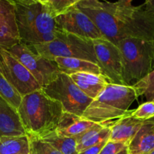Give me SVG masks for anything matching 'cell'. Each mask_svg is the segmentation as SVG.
I'll return each mask as SVG.
<instances>
[{"mask_svg":"<svg viewBox=\"0 0 154 154\" xmlns=\"http://www.w3.org/2000/svg\"><path fill=\"white\" fill-rule=\"evenodd\" d=\"M132 116L139 120L146 121L154 117V102H146L132 111Z\"/></svg>","mask_w":154,"mask_h":154,"instance_id":"83f0119b","label":"cell"},{"mask_svg":"<svg viewBox=\"0 0 154 154\" xmlns=\"http://www.w3.org/2000/svg\"><path fill=\"white\" fill-rule=\"evenodd\" d=\"M79 90L91 99L98 97L110 84L104 75L92 73H76L69 75Z\"/></svg>","mask_w":154,"mask_h":154,"instance_id":"2e32d148","label":"cell"},{"mask_svg":"<svg viewBox=\"0 0 154 154\" xmlns=\"http://www.w3.org/2000/svg\"><path fill=\"white\" fill-rule=\"evenodd\" d=\"M143 5L146 8H147L149 11L154 14V0H148L143 3Z\"/></svg>","mask_w":154,"mask_h":154,"instance_id":"4dcf8cb0","label":"cell"},{"mask_svg":"<svg viewBox=\"0 0 154 154\" xmlns=\"http://www.w3.org/2000/svg\"><path fill=\"white\" fill-rule=\"evenodd\" d=\"M116 46L122 54L125 85H134L154 69V44L126 38Z\"/></svg>","mask_w":154,"mask_h":154,"instance_id":"277c9868","label":"cell"},{"mask_svg":"<svg viewBox=\"0 0 154 154\" xmlns=\"http://www.w3.org/2000/svg\"><path fill=\"white\" fill-rule=\"evenodd\" d=\"M122 39H140L154 44V14L143 5L134 6L130 0L110 2Z\"/></svg>","mask_w":154,"mask_h":154,"instance_id":"3957f363","label":"cell"},{"mask_svg":"<svg viewBox=\"0 0 154 154\" xmlns=\"http://www.w3.org/2000/svg\"><path fill=\"white\" fill-rule=\"evenodd\" d=\"M54 62L57 65L60 72L67 75L76 73H92L97 75L102 74L98 65L88 60L77 58L56 57Z\"/></svg>","mask_w":154,"mask_h":154,"instance_id":"ffe728a7","label":"cell"},{"mask_svg":"<svg viewBox=\"0 0 154 154\" xmlns=\"http://www.w3.org/2000/svg\"><path fill=\"white\" fill-rule=\"evenodd\" d=\"M127 147L128 145L125 143L108 141L99 154H117Z\"/></svg>","mask_w":154,"mask_h":154,"instance_id":"f1b7e54d","label":"cell"},{"mask_svg":"<svg viewBox=\"0 0 154 154\" xmlns=\"http://www.w3.org/2000/svg\"><path fill=\"white\" fill-rule=\"evenodd\" d=\"M27 135L18 110L0 96V138Z\"/></svg>","mask_w":154,"mask_h":154,"instance_id":"4fadbf2b","label":"cell"},{"mask_svg":"<svg viewBox=\"0 0 154 154\" xmlns=\"http://www.w3.org/2000/svg\"><path fill=\"white\" fill-rule=\"evenodd\" d=\"M137 98L132 86L110 84L93 99L82 117L95 123L119 119L128 112L129 107Z\"/></svg>","mask_w":154,"mask_h":154,"instance_id":"7a4b0ae2","label":"cell"},{"mask_svg":"<svg viewBox=\"0 0 154 154\" xmlns=\"http://www.w3.org/2000/svg\"><path fill=\"white\" fill-rule=\"evenodd\" d=\"M0 72H1V71H0Z\"/></svg>","mask_w":154,"mask_h":154,"instance_id":"e575fe53","label":"cell"},{"mask_svg":"<svg viewBox=\"0 0 154 154\" xmlns=\"http://www.w3.org/2000/svg\"><path fill=\"white\" fill-rule=\"evenodd\" d=\"M42 90L51 99L61 104L63 112L78 117H82L86 108L93 101L79 90L69 75L61 72Z\"/></svg>","mask_w":154,"mask_h":154,"instance_id":"8992f818","label":"cell"},{"mask_svg":"<svg viewBox=\"0 0 154 154\" xmlns=\"http://www.w3.org/2000/svg\"><path fill=\"white\" fill-rule=\"evenodd\" d=\"M128 154H149L154 149V123H146L130 141Z\"/></svg>","mask_w":154,"mask_h":154,"instance_id":"d6986e66","label":"cell"},{"mask_svg":"<svg viewBox=\"0 0 154 154\" xmlns=\"http://www.w3.org/2000/svg\"><path fill=\"white\" fill-rule=\"evenodd\" d=\"M132 87L137 97L144 96L146 102H154V69Z\"/></svg>","mask_w":154,"mask_h":154,"instance_id":"d4e9b609","label":"cell"},{"mask_svg":"<svg viewBox=\"0 0 154 154\" xmlns=\"http://www.w3.org/2000/svg\"><path fill=\"white\" fill-rule=\"evenodd\" d=\"M95 124L83 117L63 112L55 132L61 136L76 138Z\"/></svg>","mask_w":154,"mask_h":154,"instance_id":"e0dca14e","label":"cell"},{"mask_svg":"<svg viewBox=\"0 0 154 154\" xmlns=\"http://www.w3.org/2000/svg\"><path fill=\"white\" fill-rule=\"evenodd\" d=\"M0 71L22 97L42 89L25 66L2 48H0Z\"/></svg>","mask_w":154,"mask_h":154,"instance_id":"9c48e42d","label":"cell"},{"mask_svg":"<svg viewBox=\"0 0 154 154\" xmlns=\"http://www.w3.org/2000/svg\"><path fill=\"white\" fill-rule=\"evenodd\" d=\"M109 140H106V141H102V142L97 144V145L92 146V147L83 150L82 152H81V153H79V154H99L100 152L102 150L103 147H104V145L106 144V143Z\"/></svg>","mask_w":154,"mask_h":154,"instance_id":"f546056e","label":"cell"},{"mask_svg":"<svg viewBox=\"0 0 154 154\" xmlns=\"http://www.w3.org/2000/svg\"><path fill=\"white\" fill-rule=\"evenodd\" d=\"M149 154H154V149H153V150H152V151H151L150 153H149Z\"/></svg>","mask_w":154,"mask_h":154,"instance_id":"836d02e7","label":"cell"},{"mask_svg":"<svg viewBox=\"0 0 154 154\" xmlns=\"http://www.w3.org/2000/svg\"><path fill=\"white\" fill-rule=\"evenodd\" d=\"M55 22L59 31L92 41L104 38L93 21L80 11L76 5L66 13L57 17Z\"/></svg>","mask_w":154,"mask_h":154,"instance_id":"8fae6325","label":"cell"},{"mask_svg":"<svg viewBox=\"0 0 154 154\" xmlns=\"http://www.w3.org/2000/svg\"><path fill=\"white\" fill-rule=\"evenodd\" d=\"M76 7L85 14L99 29L104 38L117 45L122 39L110 2L98 0H79Z\"/></svg>","mask_w":154,"mask_h":154,"instance_id":"ba28073f","label":"cell"},{"mask_svg":"<svg viewBox=\"0 0 154 154\" xmlns=\"http://www.w3.org/2000/svg\"><path fill=\"white\" fill-rule=\"evenodd\" d=\"M0 154H30V141L27 135L0 138Z\"/></svg>","mask_w":154,"mask_h":154,"instance_id":"603a6c76","label":"cell"},{"mask_svg":"<svg viewBox=\"0 0 154 154\" xmlns=\"http://www.w3.org/2000/svg\"><path fill=\"white\" fill-rule=\"evenodd\" d=\"M34 52L54 62L56 57L77 58L98 65L92 40L59 31L55 40L42 45H27Z\"/></svg>","mask_w":154,"mask_h":154,"instance_id":"5b68a950","label":"cell"},{"mask_svg":"<svg viewBox=\"0 0 154 154\" xmlns=\"http://www.w3.org/2000/svg\"><path fill=\"white\" fill-rule=\"evenodd\" d=\"M7 51L25 66L42 88L52 82L60 73L54 62L36 54L26 44L20 42Z\"/></svg>","mask_w":154,"mask_h":154,"instance_id":"52a82bcc","label":"cell"},{"mask_svg":"<svg viewBox=\"0 0 154 154\" xmlns=\"http://www.w3.org/2000/svg\"><path fill=\"white\" fill-rule=\"evenodd\" d=\"M56 31H58V30L56 26L55 18H54L50 14L45 5L42 4V11L38 15L33 25L28 32H27L24 35L20 38V39H21V42L28 45L30 41L37 35L45 34V33Z\"/></svg>","mask_w":154,"mask_h":154,"instance_id":"44dd1931","label":"cell"},{"mask_svg":"<svg viewBox=\"0 0 154 154\" xmlns=\"http://www.w3.org/2000/svg\"><path fill=\"white\" fill-rule=\"evenodd\" d=\"M15 17L20 38L28 32L42 10L40 0H15Z\"/></svg>","mask_w":154,"mask_h":154,"instance_id":"5bb4252c","label":"cell"},{"mask_svg":"<svg viewBox=\"0 0 154 154\" xmlns=\"http://www.w3.org/2000/svg\"><path fill=\"white\" fill-rule=\"evenodd\" d=\"M132 111H128L126 114L112 124L109 141H119L128 145L145 123L143 120L133 117Z\"/></svg>","mask_w":154,"mask_h":154,"instance_id":"9a60e30c","label":"cell"},{"mask_svg":"<svg viewBox=\"0 0 154 154\" xmlns=\"http://www.w3.org/2000/svg\"><path fill=\"white\" fill-rule=\"evenodd\" d=\"M79 0H41L50 14L54 18L66 13Z\"/></svg>","mask_w":154,"mask_h":154,"instance_id":"484cf974","label":"cell"},{"mask_svg":"<svg viewBox=\"0 0 154 154\" xmlns=\"http://www.w3.org/2000/svg\"><path fill=\"white\" fill-rule=\"evenodd\" d=\"M146 123H154V117H152V118L149 119V120H146V121H145Z\"/></svg>","mask_w":154,"mask_h":154,"instance_id":"d6a6232c","label":"cell"},{"mask_svg":"<svg viewBox=\"0 0 154 154\" xmlns=\"http://www.w3.org/2000/svg\"><path fill=\"white\" fill-rule=\"evenodd\" d=\"M18 112L27 135L39 137L55 130L63 111L61 104L41 89L22 98Z\"/></svg>","mask_w":154,"mask_h":154,"instance_id":"6da1fadb","label":"cell"},{"mask_svg":"<svg viewBox=\"0 0 154 154\" xmlns=\"http://www.w3.org/2000/svg\"><path fill=\"white\" fill-rule=\"evenodd\" d=\"M21 42L13 0H0V48L8 50Z\"/></svg>","mask_w":154,"mask_h":154,"instance_id":"7c38bea8","label":"cell"},{"mask_svg":"<svg viewBox=\"0 0 154 154\" xmlns=\"http://www.w3.org/2000/svg\"><path fill=\"white\" fill-rule=\"evenodd\" d=\"M113 123H96L82 135L75 138L77 152L79 153L92 146L97 145L106 140H109Z\"/></svg>","mask_w":154,"mask_h":154,"instance_id":"ac0fdd59","label":"cell"},{"mask_svg":"<svg viewBox=\"0 0 154 154\" xmlns=\"http://www.w3.org/2000/svg\"><path fill=\"white\" fill-rule=\"evenodd\" d=\"M30 141V154H62L57 149L36 137L27 135Z\"/></svg>","mask_w":154,"mask_h":154,"instance_id":"4316f807","label":"cell"},{"mask_svg":"<svg viewBox=\"0 0 154 154\" xmlns=\"http://www.w3.org/2000/svg\"><path fill=\"white\" fill-rule=\"evenodd\" d=\"M98 65L110 84L125 85L122 54L113 42L105 38L93 41Z\"/></svg>","mask_w":154,"mask_h":154,"instance_id":"30bf717a","label":"cell"},{"mask_svg":"<svg viewBox=\"0 0 154 154\" xmlns=\"http://www.w3.org/2000/svg\"><path fill=\"white\" fill-rule=\"evenodd\" d=\"M0 96L18 110L22 101V96L0 72Z\"/></svg>","mask_w":154,"mask_h":154,"instance_id":"cb8c5ba5","label":"cell"},{"mask_svg":"<svg viewBox=\"0 0 154 154\" xmlns=\"http://www.w3.org/2000/svg\"><path fill=\"white\" fill-rule=\"evenodd\" d=\"M36 138L49 144L62 154H79L76 150L75 138L57 135L55 130Z\"/></svg>","mask_w":154,"mask_h":154,"instance_id":"7402d4cb","label":"cell"},{"mask_svg":"<svg viewBox=\"0 0 154 154\" xmlns=\"http://www.w3.org/2000/svg\"><path fill=\"white\" fill-rule=\"evenodd\" d=\"M127 147H125V149H123L122 151H120L119 153H117V154H128V149H127Z\"/></svg>","mask_w":154,"mask_h":154,"instance_id":"1f68e13d","label":"cell"}]
</instances>
